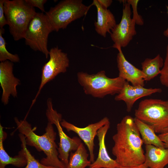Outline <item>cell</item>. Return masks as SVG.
Masks as SVG:
<instances>
[{
    "label": "cell",
    "instance_id": "cell-1",
    "mask_svg": "<svg viewBox=\"0 0 168 168\" xmlns=\"http://www.w3.org/2000/svg\"><path fill=\"white\" fill-rule=\"evenodd\" d=\"M112 137L114 145L112 152L115 160L121 166L133 167L144 163L143 142L134 118L129 115L123 118L116 126Z\"/></svg>",
    "mask_w": 168,
    "mask_h": 168
},
{
    "label": "cell",
    "instance_id": "cell-2",
    "mask_svg": "<svg viewBox=\"0 0 168 168\" xmlns=\"http://www.w3.org/2000/svg\"><path fill=\"white\" fill-rule=\"evenodd\" d=\"M14 120L19 132L25 137L26 145L34 147L38 151H43L46 155V157L40 161L42 164L57 168H66L58 157L57 146L55 142L56 133L52 124L48 122L45 133L40 136L34 133L31 124L25 119L19 120L16 117Z\"/></svg>",
    "mask_w": 168,
    "mask_h": 168
},
{
    "label": "cell",
    "instance_id": "cell-3",
    "mask_svg": "<svg viewBox=\"0 0 168 168\" xmlns=\"http://www.w3.org/2000/svg\"><path fill=\"white\" fill-rule=\"evenodd\" d=\"M77 79L85 93L97 98L108 95L118 94L123 88L126 81L118 76L108 77L104 70L90 74L83 72L77 73Z\"/></svg>",
    "mask_w": 168,
    "mask_h": 168
},
{
    "label": "cell",
    "instance_id": "cell-4",
    "mask_svg": "<svg viewBox=\"0 0 168 168\" xmlns=\"http://www.w3.org/2000/svg\"><path fill=\"white\" fill-rule=\"evenodd\" d=\"M4 10L10 34L15 41L23 39L36 12L25 0H5Z\"/></svg>",
    "mask_w": 168,
    "mask_h": 168
},
{
    "label": "cell",
    "instance_id": "cell-5",
    "mask_svg": "<svg viewBox=\"0 0 168 168\" xmlns=\"http://www.w3.org/2000/svg\"><path fill=\"white\" fill-rule=\"evenodd\" d=\"M135 118L148 124L156 133L168 132V103L157 99L142 100L135 111Z\"/></svg>",
    "mask_w": 168,
    "mask_h": 168
},
{
    "label": "cell",
    "instance_id": "cell-6",
    "mask_svg": "<svg viewBox=\"0 0 168 168\" xmlns=\"http://www.w3.org/2000/svg\"><path fill=\"white\" fill-rule=\"evenodd\" d=\"M86 6L82 0L61 1L45 12L53 31L66 28L71 22L86 16L91 7Z\"/></svg>",
    "mask_w": 168,
    "mask_h": 168
},
{
    "label": "cell",
    "instance_id": "cell-7",
    "mask_svg": "<svg viewBox=\"0 0 168 168\" xmlns=\"http://www.w3.org/2000/svg\"><path fill=\"white\" fill-rule=\"evenodd\" d=\"M53 31L45 14L36 12L30 21L24 39L25 44L35 51L43 53L47 58L49 51L47 44L49 34Z\"/></svg>",
    "mask_w": 168,
    "mask_h": 168
},
{
    "label": "cell",
    "instance_id": "cell-8",
    "mask_svg": "<svg viewBox=\"0 0 168 168\" xmlns=\"http://www.w3.org/2000/svg\"><path fill=\"white\" fill-rule=\"evenodd\" d=\"M47 104L46 115L48 121L55 125L58 133L60 140L58 149V157L66 167L68 162L69 152L77 149L82 142L81 140L77 137L71 138L64 132L60 124L62 120L61 114L54 109L51 98L48 99Z\"/></svg>",
    "mask_w": 168,
    "mask_h": 168
},
{
    "label": "cell",
    "instance_id": "cell-9",
    "mask_svg": "<svg viewBox=\"0 0 168 168\" xmlns=\"http://www.w3.org/2000/svg\"><path fill=\"white\" fill-rule=\"evenodd\" d=\"M49 55V60L42 67L41 83L37 93L32 100L31 107L35 102L44 86L58 74L65 72L69 66V60L67 54L63 52L58 46L50 49Z\"/></svg>",
    "mask_w": 168,
    "mask_h": 168
},
{
    "label": "cell",
    "instance_id": "cell-10",
    "mask_svg": "<svg viewBox=\"0 0 168 168\" xmlns=\"http://www.w3.org/2000/svg\"><path fill=\"white\" fill-rule=\"evenodd\" d=\"M123 8L122 18L119 23L117 24L111 30L110 36L114 42L112 47L127 46L137 34L135 21L131 18V6L126 0H122Z\"/></svg>",
    "mask_w": 168,
    "mask_h": 168
},
{
    "label": "cell",
    "instance_id": "cell-11",
    "mask_svg": "<svg viewBox=\"0 0 168 168\" xmlns=\"http://www.w3.org/2000/svg\"><path fill=\"white\" fill-rule=\"evenodd\" d=\"M109 122L108 118L105 117L99 121L90 124L84 128L78 127L64 119H62L60 124L68 132L72 131L77 134L83 141L89 150L90 160L92 163L95 161L94 153L95 138L97 135L99 129Z\"/></svg>",
    "mask_w": 168,
    "mask_h": 168
},
{
    "label": "cell",
    "instance_id": "cell-12",
    "mask_svg": "<svg viewBox=\"0 0 168 168\" xmlns=\"http://www.w3.org/2000/svg\"><path fill=\"white\" fill-rule=\"evenodd\" d=\"M13 63L9 60L0 63V83L2 90L1 101L5 105L8 103L11 95L17 97L16 87L20 84V80L13 73Z\"/></svg>",
    "mask_w": 168,
    "mask_h": 168
},
{
    "label": "cell",
    "instance_id": "cell-13",
    "mask_svg": "<svg viewBox=\"0 0 168 168\" xmlns=\"http://www.w3.org/2000/svg\"><path fill=\"white\" fill-rule=\"evenodd\" d=\"M162 91L160 88H147L140 86H133L126 81L122 90L115 97L114 100L116 101H124L127 111L130 112L138 100Z\"/></svg>",
    "mask_w": 168,
    "mask_h": 168
},
{
    "label": "cell",
    "instance_id": "cell-14",
    "mask_svg": "<svg viewBox=\"0 0 168 168\" xmlns=\"http://www.w3.org/2000/svg\"><path fill=\"white\" fill-rule=\"evenodd\" d=\"M119 51L117 56V62L119 76L133 86H144L145 75L141 70L136 68L125 58L119 46L115 47Z\"/></svg>",
    "mask_w": 168,
    "mask_h": 168
},
{
    "label": "cell",
    "instance_id": "cell-15",
    "mask_svg": "<svg viewBox=\"0 0 168 168\" xmlns=\"http://www.w3.org/2000/svg\"><path fill=\"white\" fill-rule=\"evenodd\" d=\"M110 126V123L109 122L98 131L97 136L99 145L98 156L96 160L91 163L89 168H118L121 166L115 160L110 157L105 146V136Z\"/></svg>",
    "mask_w": 168,
    "mask_h": 168
},
{
    "label": "cell",
    "instance_id": "cell-16",
    "mask_svg": "<svg viewBox=\"0 0 168 168\" xmlns=\"http://www.w3.org/2000/svg\"><path fill=\"white\" fill-rule=\"evenodd\" d=\"M91 5L95 6L97 11V20L94 23L95 30L98 34L105 37L107 34H110L117 24L115 17L110 10L103 8L97 0H94Z\"/></svg>",
    "mask_w": 168,
    "mask_h": 168
},
{
    "label": "cell",
    "instance_id": "cell-17",
    "mask_svg": "<svg viewBox=\"0 0 168 168\" xmlns=\"http://www.w3.org/2000/svg\"><path fill=\"white\" fill-rule=\"evenodd\" d=\"M144 164L149 168H164L168 164V148L145 145Z\"/></svg>",
    "mask_w": 168,
    "mask_h": 168
},
{
    "label": "cell",
    "instance_id": "cell-18",
    "mask_svg": "<svg viewBox=\"0 0 168 168\" xmlns=\"http://www.w3.org/2000/svg\"><path fill=\"white\" fill-rule=\"evenodd\" d=\"M3 130V127L0 124V168H5L7 165L11 164L18 167L26 166L27 159L25 151L22 147L18 154L14 157L10 156L5 151L3 141L5 139L6 134Z\"/></svg>",
    "mask_w": 168,
    "mask_h": 168
},
{
    "label": "cell",
    "instance_id": "cell-19",
    "mask_svg": "<svg viewBox=\"0 0 168 168\" xmlns=\"http://www.w3.org/2000/svg\"><path fill=\"white\" fill-rule=\"evenodd\" d=\"M134 120L144 144L166 148L164 143L156 135L152 127L135 118Z\"/></svg>",
    "mask_w": 168,
    "mask_h": 168
},
{
    "label": "cell",
    "instance_id": "cell-20",
    "mask_svg": "<svg viewBox=\"0 0 168 168\" xmlns=\"http://www.w3.org/2000/svg\"><path fill=\"white\" fill-rule=\"evenodd\" d=\"M164 60L160 54L153 58H146L141 63L142 71L145 75V81H150L160 74Z\"/></svg>",
    "mask_w": 168,
    "mask_h": 168
},
{
    "label": "cell",
    "instance_id": "cell-21",
    "mask_svg": "<svg viewBox=\"0 0 168 168\" xmlns=\"http://www.w3.org/2000/svg\"><path fill=\"white\" fill-rule=\"evenodd\" d=\"M88 156L82 142L75 152H70L68 162L65 168H86L89 166L91 162L88 159Z\"/></svg>",
    "mask_w": 168,
    "mask_h": 168
},
{
    "label": "cell",
    "instance_id": "cell-22",
    "mask_svg": "<svg viewBox=\"0 0 168 168\" xmlns=\"http://www.w3.org/2000/svg\"><path fill=\"white\" fill-rule=\"evenodd\" d=\"M19 136L21 142V147L23 148L25 151L27 159V163L24 168H57L51 166L44 165L36 159L31 154L26 147L25 136L20 133L19 134Z\"/></svg>",
    "mask_w": 168,
    "mask_h": 168
},
{
    "label": "cell",
    "instance_id": "cell-23",
    "mask_svg": "<svg viewBox=\"0 0 168 168\" xmlns=\"http://www.w3.org/2000/svg\"><path fill=\"white\" fill-rule=\"evenodd\" d=\"M4 29H0V61L1 62L9 60L12 62H18L20 58L16 54H12L9 53L6 48L7 44L2 34L4 33Z\"/></svg>",
    "mask_w": 168,
    "mask_h": 168
},
{
    "label": "cell",
    "instance_id": "cell-24",
    "mask_svg": "<svg viewBox=\"0 0 168 168\" xmlns=\"http://www.w3.org/2000/svg\"><path fill=\"white\" fill-rule=\"evenodd\" d=\"M160 75V80L161 84L168 88V44L166 46V57Z\"/></svg>",
    "mask_w": 168,
    "mask_h": 168
},
{
    "label": "cell",
    "instance_id": "cell-25",
    "mask_svg": "<svg viewBox=\"0 0 168 168\" xmlns=\"http://www.w3.org/2000/svg\"><path fill=\"white\" fill-rule=\"evenodd\" d=\"M139 1L138 0H126L127 2L133 8V19L135 21L136 24L142 26L144 24L143 20L141 16L138 14L137 10L138 5Z\"/></svg>",
    "mask_w": 168,
    "mask_h": 168
},
{
    "label": "cell",
    "instance_id": "cell-26",
    "mask_svg": "<svg viewBox=\"0 0 168 168\" xmlns=\"http://www.w3.org/2000/svg\"><path fill=\"white\" fill-rule=\"evenodd\" d=\"M26 2L30 6L39 8L42 12H45L44 4L47 2L46 0H25Z\"/></svg>",
    "mask_w": 168,
    "mask_h": 168
},
{
    "label": "cell",
    "instance_id": "cell-27",
    "mask_svg": "<svg viewBox=\"0 0 168 168\" xmlns=\"http://www.w3.org/2000/svg\"><path fill=\"white\" fill-rule=\"evenodd\" d=\"M4 1L5 0H0V29H4L3 27L7 25L4 10Z\"/></svg>",
    "mask_w": 168,
    "mask_h": 168
},
{
    "label": "cell",
    "instance_id": "cell-28",
    "mask_svg": "<svg viewBox=\"0 0 168 168\" xmlns=\"http://www.w3.org/2000/svg\"><path fill=\"white\" fill-rule=\"evenodd\" d=\"M97 1L101 6L105 9H107L113 2L112 0H97Z\"/></svg>",
    "mask_w": 168,
    "mask_h": 168
},
{
    "label": "cell",
    "instance_id": "cell-29",
    "mask_svg": "<svg viewBox=\"0 0 168 168\" xmlns=\"http://www.w3.org/2000/svg\"><path fill=\"white\" fill-rule=\"evenodd\" d=\"M158 136L161 140L164 143L166 148H168V132L159 134Z\"/></svg>",
    "mask_w": 168,
    "mask_h": 168
},
{
    "label": "cell",
    "instance_id": "cell-30",
    "mask_svg": "<svg viewBox=\"0 0 168 168\" xmlns=\"http://www.w3.org/2000/svg\"><path fill=\"white\" fill-rule=\"evenodd\" d=\"M118 168H149L146 166L144 164H143L140 166L134 167H124L120 166Z\"/></svg>",
    "mask_w": 168,
    "mask_h": 168
},
{
    "label": "cell",
    "instance_id": "cell-31",
    "mask_svg": "<svg viewBox=\"0 0 168 168\" xmlns=\"http://www.w3.org/2000/svg\"><path fill=\"white\" fill-rule=\"evenodd\" d=\"M167 10V13L168 15V6H166ZM163 34L164 36L168 38V25L166 30L163 32Z\"/></svg>",
    "mask_w": 168,
    "mask_h": 168
},
{
    "label": "cell",
    "instance_id": "cell-32",
    "mask_svg": "<svg viewBox=\"0 0 168 168\" xmlns=\"http://www.w3.org/2000/svg\"><path fill=\"white\" fill-rule=\"evenodd\" d=\"M167 102H168V100H167Z\"/></svg>",
    "mask_w": 168,
    "mask_h": 168
},
{
    "label": "cell",
    "instance_id": "cell-33",
    "mask_svg": "<svg viewBox=\"0 0 168 168\" xmlns=\"http://www.w3.org/2000/svg\"><path fill=\"white\" fill-rule=\"evenodd\" d=\"M167 168V167H166V168Z\"/></svg>",
    "mask_w": 168,
    "mask_h": 168
}]
</instances>
